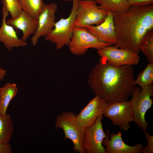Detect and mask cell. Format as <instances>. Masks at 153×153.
Listing matches in <instances>:
<instances>
[{"label": "cell", "mask_w": 153, "mask_h": 153, "mask_svg": "<svg viewBox=\"0 0 153 153\" xmlns=\"http://www.w3.org/2000/svg\"><path fill=\"white\" fill-rule=\"evenodd\" d=\"M103 115L99 116L92 125L85 129L83 146L86 153H105L102 143L107 137L103 129Z\"/></svg>", "instance_id": "cell-8"}, {"label": "cell", "mask_w": 153, "mask_h": 153, "mask_svg": "<svg viewBox=\"0 0 153 153\" xmlns=\"http://www.w3.org/2000/svg\"><path fill=\"white\" fill-rule=\"evenodd\" d=\"M111 45L99 39L86 28L74 26L73 35L68 46L72 54L80 56L84 54L90 48L98 50Z\"/></svg>", "instance_id": "cell-7"}, {"label": "cell", "mask_w": 153, "mask_h": 153, "mask_svg": "<svg viewBox=\"0 0 153 153\" xmlns=\"http://www.w3.org/2000/svg\"><path fill=\"white\" fill-rule=\"evenodd\" d=\"M76 115L71 111L65 112L57 116L55 127L61 129L64 134L65 140L69 139L72 141L73 149L76 152L86 153L83 146L84 128L78 123Z\"/></svg>", "instance_id": "cell-5"}, {"label": "cell", "mask_w": 153, "mask_h": 153, "mask_svg": "<svg viewBox=\"0 0 153 153\" xmlns=\"http://www.w3.org/2000/svg\"><path fill=\"white\" fill-rule=\"evenodd\" d=\"M80 0H72V6L69 16L61 18L55 24L53 29L44 37L45 41L54 44L57 50L68 46L73 35V28Z\"/></svg>", "instance_id": "cell-3"}, {"label": "cell", "mask_w": 153, "mask_h": 153, "mask_svg": "<svg viewBox=\"0 0 153 153\" xmlns=\"http://www.w3.org/2000/svg\"><path fill=\"white\" fill-rule=\"evenodd\" d=\"M6 22L8 25L22 31L23 35L21 39L26 42L30 35L35 34L38 25L37 20L22 10L16 18L9 19L6 20Z\"/></svg>", "instance_id": "cell-16"}, {"label": "cell", "mask_w": 153, "mask_h": 153, "mask_svg": "<svg viewBox=\"0 0 153 153\" xmlns=\"http://www.w3.org/2000/svg\"><path fill=\"white\" fill-rule=\"evenodd\" d=\"M94 0H80L74 26L86 28L103 22L108 12L100 8Z\"/></svg>", "instance_id": "cell-6"}, {"label": "cell", "mask_w": 153, "mask_h": 153, "mask_svg": "<svg viewBox=\"0 0 153 153\" xmlns=\"http://www.w3.org/2000/svg\"><path fill=\"white\" fill-rule=\"evenodd\" d=\"M98 54L110 65L115 66L136 65L139 61L138 54L127 49L107 46L97 50Z\"/></svg>", "instance_id": "cell-9"}, {"label": "cell", "mask_w": 153, "mask_h": 153, "mask_svg": "<svg viewBox=\"0 0 153 153\" xmlns=\"http://www.w3.org/2000/svg\"><path fill=\"white\" fill-rule=\"evenodd\" d=\"M12 149L10 144L0 141V153H11Z\"/></svg>", "instance_id": "cell-26"}, {"label": "cell", "mask_w": 153, "mask_h": 153, "mask_svg": "<svg viewBox=\"0 0 153 153\" xmlns=\"http://www.w3.org/2000/svg\"><path fill=\"white\" fill-rule=\"evenodd\" d=\"M2 3L3 18L0 28V42L3 44L5 47L9 51H11L14 48L26 46L27 45L26 42L20 39L17 35V31L12 26L6 23V18L9 12L5 4Z\"/></svg>", "instance_id": "cell-15"}, {"label": "cell", "mask_w": 153, "mask_h": 153, "mask_svg": "<svg viewBox=\"0 0 153 153\" xmlns=\"http://www.w3.org/2000/svg\"><path fill=\"white\" fill-rule=\"evenodd\" d=\"M147 141L146 146L143 148L141 153H153V136L150 135L147 131L144 132Z\"/></svg>", "instance_id": "cell-24"}, {"label": "cell", "mask_w": 153, "mask_h": 153, "mask_svg": "<svg viewBox=\"0 0 153 153\" xmlns=\"http://www.w3.org/2000/svg\"><path fill=\"white\" fill-rule=\"evenodd\" d=\"M132 65L115 66L100 57L92 70L88 84L95 96L108 104L127 101L136 85Z\"/></svg>", "instance_id": "cell-1"}, {"label": "cell", "mask_w": 153, "mask_h": 153, "mask_svg": "<svg viewBox=\"0 0 153 153\" xmlns=\"http://www.w3.org/2000/svg\"><path fill=\"white\" fill-rule=\"evenodd\" d=\"M86 28L90 33L104 42L114 45L117 42V34L112 12H108L105 20L101 24L89 26Z\"/></svg>", "instance_id": "cell-14"}, {"label": "cell", "mask_w": 153, "mask_h": 153, "mask_svg": "<svg viewBox=\"0 0 153 153\" xmlns=\"http://www.w3.org/2000/svg\"><path fill=\"white\" fill-rule=\"evenodd\" d=\"M57 9L58 5L55 3L44 4L38 16L37 29L31 39L33 46H36L40 37H45L53 29Z\"/></svg>", "instance_id": "cell-11"}, {"label": "cell", "mask_w": 153, "mask_h": 153, "mask_svg": "<svg viewBox=\"0 0 153 153\" xmlns=\"http://www.w3.org/2000/svg\"><path fill=\"white\" fill-rule=\"evenodd\" d=\"M0 113L4 116L10 102L17 94L18 89L15 83L7 82L0 88Z\"/></svg>", "instance_id": "cell-17"}, {"label": "cell", "mask_w": 153, "mask_h": 153, "mask_svg": "<svg viewBox=\"0 0 153 153\" xmlns=\"http://www.w3.org/2000/svg\"><path fill=\"white\" fill-rule=\"evenodd\" d=\"M108 104L104 100L95 96L76 116L78 123L84 128L92 126L99 116L104 115Z\"/></svg>", "instance_id": "cell-12"}, {"label": "cell", "mask_w": 153, "mask_h": 153, "mask_svg": "<svg viewBox=\"0 0 153 153\" xmlns=\"http://www.w3.org/2000/svg\"><path fill=\"white\" fill-rule=\"evenodd\" d=\"M139 49L149 63H153V29L148 32L143 37L140 43Z\"/></svg>", "instance_id": "cell-21"}, {"label": "cell", "mask_w": 153, "mask_h": 153, "mask_svg": "<svg viewBox=\"0 0 153 153\" xmlns=\"http://www.w3.org/2000/svg\"><path fill=\"white\" fill-rule=\"evenodd\" d=\"M153 82V63H149L135 79V83L136 85L143 88L152 84Z\"/></svg>", "instance_id": "cell-22"}, {"label": "cell", "mask_w": 153, "mask_h": 153, "mask_svg": "<svg viewBox=\"0 0 153 153\" xmlns=\"http://www.w3.org/2000/svg\"><path fill=\"white\" fill-rule=\"evenodd\" d=\"M14 130L13 123L10 115L6 114L3 116L0 113V141L9 143Z\"/></svg>", "instance_id": "cell-19"}, {"label": "cell", "mask_w": 153, "mask_h": 153, "mask_svg": "<svg viewBox=\"0 0 153 153\" xmlns=\"http://www.w3.org/2000/svg\"><path fill=\"white\" fill-rule=\"evenodd\" d=\"M6 75V70L0 67V81L3 80Z\"/></svg>", "instance_id": "cell-27"}, {"label": "cell", "mask_w": 153, "mask_h": 153, "mask_svg": "<svg viewBox=\"0 0 153 153\" xmlns=\"http://www.w3.org/2000/svg\"><path fill=\"white\" fill-rule=\"evenodd\" d=\"M65 2H70L72 1V0H61Z\"/></svg>", "instance_id": "cell-28"}, {"label": "cell", "mask_w": 153, "mask_h": 153, "mask_svg": "<svg viewBox=\"0 0 153 153\" xmlns=\"http://www.w3.org/2000/svg\"><path fill=\"white\" fill-rule=\"evenodd\" d=\"M113 20L117 37L114 46L139 54L141 39L153 29V5H131L124 13L113 12Z\"/></svg>", "instance_id": "cell-2"}, {"label": "cell", "mask_w": 153, "mask_h": 153, "mask_svg": "<svg viewBox=\"0 0 153 153\" xmlns=\"http://www.w3.org/2000/svg\"><path fill=\"white\" fill-rule=\"evenodd\" d=\"M109 130L106 131L107 137L102 141V144L106 146L105 153H139L144 148L142 144L138 143L131 146L126 144L122 137V133L120 131L117 134L114 133L110 135Z\"/></svg>", "instance_id": "cell-13"}, {"label": "cell", "mask_w": 153, "mask_h": 153, "mask_svg": "<svg viewBox=\"0 0 153 153\" xmlns=\"http://www.w3.org/2000/svg\"><path fill=\"white\" fill-rule=\"evenodd\" d=\"M99 7L106 11L119 14L126 12L131 6L129 0H94Z\"/></svg>", "instance_id": "cell-18"}, {"label": "cell", "mask_w": 153, "mask_h": 153, "mask_svg": "<svg viewBox=\"0 0 153 153\" xmlns=\"http://www.w3.org/2000/svg\"><path fill=\"white\" fill-rule=\"evenodd\" d=\"M153 95L152 84L141 88L135 87L132 98L129 101L132 110L133 122L143 131H146L149 124L145 119V115L151 108L153 100L151 97Z\"/></svg>", "instance_id": "cell-4"}, {"label": "cell", "mask_w": 153, "mask_h": 153, "mask_svg": "<svg viewBox=\"0 0 153 153\" xmlns=\"http://www.w3.org/2000/svg\"><path fill=\"white\" fill-rule=\"evenodd\" d=\"M0 101H1V91H0Z\"/></svg>", "instance_id": "cell-29"}, {"label": "cell", "mask_w": 153, "mask_h": 153, "mask_svg": "<svg viewBox=\"0 0 153 153\" xmlns=\"http://www.w3.org/2000/svg\"><path fill=\"white\" fill-rule=\"evenodd\" d=\"M22 10L32 17L37 20L44 3L42 0H18Z\"/></svg>", "instance_id": "cell-20"}, {"label": "cell", "mask_w": 153, "mask_h": 153, "mask_svg": "<svg viewBox=\"0 0 153 153\" xmlns=\"http://www.w3.org/2000/svg\"><path fill=\"white\" fill-rule=\"evenodd\" d=\"M1 2L5 4L10 14L12 19L16 18L22 11L18 0H2Z\"/></svg>", "instance_id": "cell-23"}, {"label": "cell", "mask_w": 153, "mask_h": 153, "mask_svg": "<svg viewBox=\"0 0 153 153\" xmlns=\"http://www.w3.org/2000/svg\"><path fill=\"white\" fill-rule=\"evenodd\" d=\"M104 115L110 120L114 125L119 126L120 130L125 131L130 128L129 123L133 122L129 101L108 104Z\"/></svg>", "instance_id": "cell-10"}, {"label": "cell", "mask_w": 153, "mask_h": 153, "mask_svg": "<svg viewBox=\"0 0 153 153\" xmlns=\"http://www.w3.org/2000/svg\"><path fill=\"white\" fill-rule=\"evenodd\" d=\"M131 5L144 6L152 5L153 0H129Z\"/></svg>", "instance_id": "cell-25"}]
</instances>
